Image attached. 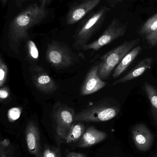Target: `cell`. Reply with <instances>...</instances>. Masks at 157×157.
Masks as SVG:
<instances>
[{
	"mask_svg": "<svg viewBox=\"0 0 157 157\" xmlns=\"http://www.w3.org/2000/svg\"><path fill=\"white\" fill-rule=\"evenodd\" d=\"M8 68L7 66L3 62L0 63V87L4 85L7 77Z\"/></svg>",
	"mask_w": 157,
	"mask_h": 157,
	"instance_id": "22",
	"label": "cell"
},
{
	"mask_svg": "<svg viewBox=\"0 0 157 157\" xmlns=\"http://www.w3.org/2000/svg\"><path fill=\"white\" fill-rule=\"evenodd\" d=\"M2 157H6V156H5L4 155H2Z\"/></svg>",
	"mask_w": 157,
	"mask_h": 157,
	"instance_id": "31",
	"label": "cell"
},
{
	"mask_svg": "<svg viewBox=\"0 0 157 157\" xmlns=\"http://www.w3.org/2000/svg\"><path fill=\"white\" fill-rule=\"evenodd\" d=\"M50 0H39L40 2V6L43 8H46L47 4L49 3Z\"/></svg>",
	"mask_w": 157,
	"mask_h": 157,
	"instance_id": "26",
	"label": "cell"
},
{
	"mask_svg": "<svg viewBox=\"0 0 157 157\" xmlns=\"http://www.w3.org/2000/svg\"><path fill=\"white\" fill-rule=\"evenodd\" d=\"M127 25L121 23L119 19L114 18L99 37L93 42L85 45L82 49L98 51L104 46L123 36L127 30Z\"/></svg>",
	"mask_w": 157,
	"mask_h": 157,
	"instance_id": "6",
	"label": "cell"
},
{
	"mask_svg": "<svg viewBox=\"0 0 157 157\" xmlns=\"http://www.w3.org/2000/svg\"><path fill=\"white\" fill-rule=\"evenodd\" d=\"M132 133L135 145L138 150L146 152L151 148L154 142V136L145 124H136L133 127Z\"/></svg>",
	"mask_w": 157,
	"mask_h": 157,
	"instance_id": "10",
	"label": "cell"
},
{
	"mask_svg": "<svg viewBox=\"0 0 157 157\" xmlns=\"http://www.w3.org/2000/svg\"><path fill=\"white\" fill-rule=\"evenodd\" d=\"M1 144L4 147H6L10 144V142L8 139H6L2 141Z\"/></svg>",
	"mask_w": 157,
	"mask_h": 157,
	"instance_id": "28",
	"label": "cell"
},
{
	"mask_svg": "<svg viewBox=\"0 0 157 157\" xmlns=\"http://www.w3.org/2000/svg\"><path fill=\"white\" fill-rule=\"evenodd\" d=\"M15 1L17 7H20L26 0H15Z\"/></svg>",
	"mask_w": 157,
	"mask_h": 157,
	"instance_id": "27",
	"label": "cell"
},
{
	"mask_svg": "<svg viewBox=\"0 0 157 157\" xmlns=\"http://www.w3.org/2000/svg\"><path fill=\"white\" fill-rule=\"evenodd\" d=\"M10 95V91L7 87H0V101L4 100L9 98Z\"/></svg>",
	"mask_w": 157,
	"mask_h": 157,
	"instance_id": "23",
	"label": "cell"
},
{
	"mask_svg": "<svg viewBox=\"0 0 157 157\" xmlns=\"http://www.w3.org/2000/svg\"><path fill=\"white\" fill-rule=\"evenodd\" d=\"M107 137L106 133L96 129L94 126L88 127L78 141V147H90L103 141Z\"/></svg>",
	"mask_w": 157,
	"mask_h": 157,
	"instance_id": "13",
	"label": "cell"
},
{
	"mask_svg": "<svg viewBox=\"0 0 157 157\" xmlns=\"http://www.w3.org/2000/svg\"><path fill=\"white\" fill-rule=\"evenodd\" d=\"M111 4H115L118 3L120 2H121L122 0H107Z\"/></svg>",
	"mask_w": 157,
	"mask_h": 157,
	"instance_id": "29",
	"label": "cell"
},
{
	"mask_svg": "<svg viewBox=\"0 0 157 157\" xmlns=\"http://www.w3.org/2000/svg\"><path fill=\"white\" fill-rule=\"evenodd\" d=\"M144 89L150 101L152 116L157 125V88L148 82H145Z\"/></svg>",
	"mask_w": 157,
	"mask_h": 157,
	"instance_id": "16",
	"label": "cell"
},
{
	"mask_svg": "<svg viewBox=\"0 0 157 157\" xmlns=\"http://www.w3.org/2000/svg\"><path fill=\"white\" fill-rule=\"evenodd\" d=\"M33 84L38 90L45 94H52L58 90L59 86L42 67H34L32 72Z\"/></svg>",
	"mask_w": 157,
	"mask_h": 157,
	"instance_id": "8",
	"label": "cell"
},
{
	"mask_svg": "<svg viewBox=\"0 0 157 157\" xmlns=\"http://www.w3.org/2000/svg\"><path fill=\"white\" fill-rule=\"evenodd\" d=\"M23 109L21 107H16L11 108L7 112V118L10 122H13L18 120L21 116Z\"/></svg>",
	"mask_w": 157,
	"mask_h": 157,
	"instance_id": "19",
	"label": "cell"
},
{
	"mask_svg": "<svg viewBox=\"0 0 157 157\" xmlns=\"http://www.w3.org/2000/svg\"><path fill=\"white\" fill-rule=\"evenodd\" d=\"M40 157H42V155H40Z\"/></svg>",
	"mask_w": 157,
	"mask_h": 157,
	"instance_id": "33",
	"label": "cell"
},
{
	"mask_svg": "<svg viewBox=\"0 0 157 157\" xmlns=\"http://www.w3.org/2000/svg\"><path fill=\"white\" fill-rule=\"evenodd\" d=\"M101 0H82L74 5L69 10L66 17V24L73 25L85 17L90 12L95 9Z\"/></svg>",
	"mask_w": 157,
	"mask_h": 157,
	"instance_id": "9",
	"label": "cell"
},
{
	"mask_svg": "<svg viewBox=\"0 0 157 157\" xmlns=\"http://www.w3.org/2000/svg\"><path fill=\"white\" fill-rule=\"evenodd\" d=\"M52 114L56 124V132L61 138L64 139L69 129L75 122V111L66 104L58 102L53 106Z\"/></svg>",
	"mask_w": 157,
	"mask_h": 157,
	"instance_id": "7",
	"label": "cell"
},
{
	"mask_svg": "<svg viewBox=\"0 0 157 157\" xmlns=\"http://www.w3.org/2000/svg\"><path fill=\"white\" fill-rule=\"evenodd\" d=\"M7 2V0H1V2H2V3L3 6L5 5Z\"/></svg>",
	"mask_w": 157,
	"mask_h": 157,
	"instance_id": "30",
	"label": "cell"
},
{
	"mask_svg": "<svg viewBox=\"0 0 157 157\" xmlns=\"http://www.w3.org/2000/svg\"><path fill=\"white\" fill-rule=\"evenodd\" d=\"M120 110V108L110 101H101L79 111L75 115V122L107 121L116 117Z\"/></svg>",
	"mask_w": 157,
	"mask_h": 157,
	"instance_id": "2",
	"label": "cell"
},
{
	"mask_svg": "<svg viewBox=\"0 0 157 157\" xmlns=\"http://www.w3.org/2000/svg\"><path fill=\"white\" fill-rule=\"evenodd\" d=\"M140 41L139 39L125 41L101 57L98 75L102 80L107 79L124 56Z\"/></svg>",
	"mask_w": 157,
	"mask_h": 157,
	"instance_id": "4",
	"label": "cell"
},
{
	"mask_svg": "<svg viewBox=\"0 0 157 157\" xmlns=\"http://www.w3.org/2000/svg\"><path fill=\"white\" fill-rule=\"evenodd\" d=\"M157 30V13L149 18L140 29V34L144 36L145 39L152 36Z\"/></svg>",
	"mask_w": 157,
	"mask_h": 157,
	"instance_id": "18",
	"label": "cell"
},
{
	"mask_svg": "<svg viewBox=\"0 0 157 157\" xmlns=\"http://www.w3.org/2000/svg\"><path fill=\"white\" fill-rule=\"evenodd\" d=\"M153 59L151 58H147L141 61L130 72L121 78L117 79L113 83V86L125 83L141 76L147 70L150 69Z\"/></svg>",
	"mask_w": 157,
	"mask_h": 157,
	"instance_id": "14",
	"label": "cell"
},
{
	"mask_svg": "<svg viewBox=\"0 0 157 157\" xmlns=\"http://www.w3.org/2000/svg\"><path fill=\"white\" fill-rule=\"evenodd\" d=\"M66 157H86L84 154L76 152H71L69 153V155Z\"/></svg>",
	"mask_w": 157,
	"mask_h": 157,
	"instance_id": "25",
	"label": "cell"
},
{
	"mask_svg": "<svg viewBox=\"0 0 157 157\" xmlns=\"http://www.w3.org/2000/svg\"><path fill=\"white\" fill-rule=\"evenodd\" d=\"M157 157V154L156 155V157Z\"/></svg>",
	"mask_w": 157,
	"mask_h": 157,
	"instance_id": "34",
	"label": "cell"
},
{
	"mask_svg": "<svg viewBox=\"0 0 157 157\" xmlns=\"http://www.w3.org/2000/svg\"><path fill=\"white\" fill-rule=\"evenodd\" d=\"M60 152L58 148L51 147L45 148L42 154V157H60Z\"/></svg>",
	"mask_w": 157,
	"mask_h": 157,
	"instance_id": "21",
	"label": "cell"
},
{
	"mask_svg": "<svg viewBox=\"0 0 157 157\" xmlns=\"http://www.w3.org/2000/svg\"><path fill=\"white\" fill-rule=\"evenodd\" d=\"M2 60H1V58H0V63H1V62H2Z\"/></svg>",
	"mask_w": 157,
	"mask_h": 157,
	"instance_id": "32",
	"label": "cell"
},
{
	"mask_svg": "<svg viewBox=\"0 0 157 157\" xmlns=\"http://www.w3.org/2000/svg\"><path fill=\"white\" fill-rule=\"evenodd\" d=\"M46 59L52 67L63 69L72 66L76 62V57L67 45L53 40L48 45Z\"/></svg>",
	"mask_w": 157,
	"mask_h": 157,
	"instance_id": "5",
	"label": "cell"
},
{
	"mask_svg": "<svg viewBox=\"0 0 157 157\" xmlns=\"http://www.w3.org/2000/svg\"><path fill=\"white\" fill-rule=\"evenodd\" d=\"M146 40L152 47H157V30L152 36Z\"/></svg>",
	"mask_w": 157,
	"mask_h": 157,
	"instance_id": "24",
	"label": "cell"
},
{
	"mask_svg": "<svg viewBox=\"0 0 157 157\" xmlns=\"http://www.w3.org/2000/svg\"><path fill=\"white\" fill-rule=\"evenodd\" d=\"M142 50L140 46H137L129 52L114 69L112 77L115 79L120 76L134 60Z\"/></svg>",
	"mask_w": 157,
	"mask_h": 157,
	"instance_id": "15",
	"label": "cell"
},
{
	"mask_svg": "<svg viewBox=\"0 0 157 157\" xmlns=\"http://www.w3.org/2000/svg\"><path fill=\"white\" fill-rule=\"evenodd\" d=\"M98 64L92 66L87 74L80 90L83 96L90 95L100 90L107 83L100 78L98 75Z\"/></svg>",
	"mask_w": 157,
	"mask_h": 157,
	"instance_id": "11",
	"label": "cell"
},
{
	"mask_svg": "<svg viewBox=\"0 0 157 157\" xmlns=\"http://www.w3.org/2000/svg\"><path fill=\"white\" fill-rule=\"evenodd\" d=\"M110 10L109 7L102 6L85 19L75 34L73 44L74 48L82 49L84 46L87 44L89 40L102 25Z\"/></svg>",
	"mask_w": 157,
	"mask_h": 157,
	"instance_id": "3",
	"label": "cell"
},
{
	"mask_svg": "<svg viewBox=\"0 0 157 157\" xmlns=\"http://www.w3.org/2000/svg\"><path fill=\"white\" fill-rule=\"evenodd\" d=\"M48 15L46 8L37 3L28 6L14 17L9 25L8 38L10 43L19 46L27 37L29 29L45 20Z\"/></svg>",
	"mask_w": 157,
	"mask_h": 157,
	"instance_id": "1",
	"label": "cell"
},
{
	"mask_svg": "<svg viewBox=\"0 0 157 157\" xmlns=\"http://www.w3.org/2000/svg\"><path fill=\"white\" fill-rule=\"evenodd\" d=\"M85 131V125L82 122H75L69 129L64 140L68 143L78 142Z\"/></svg>",
	"mask_w": 157,
	"mask_h": 157,
	"instance_id": "17",
	"label": "cell"
},
{
	"mask_svg": "<svg viewBox=\"0 0 157 157\" xmlns=\"http://www.w3.org/2000/svg\"><path fill=\"white\" fill-rule=\"evenodd\" d=\"M26 142L28 149L31 155L36 157H40V133L36 124L33 121H29L27 125L25 132Z\"/></svg>",
	"mask_w": 157,
	"mask_h": 157,
	"instance_id": "12",
	"label": "cell"
},
{
	"mask_svg": "<svg viewBox=\"0 0 157 157\" xmlns=\"http://www.w3.org/2000/svg\"><path fill=\"white\" fill-rule=\"evenodd\" d=\"M27 48L29 57L34 60H37L39 57V52L35 42L32 40H29Z\"/></svg>",
	"mask_w": 157,
	"mask_h": 157,
	"instance_id": "20",
	"label": "cell"
}]
</instances>
